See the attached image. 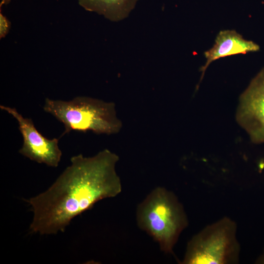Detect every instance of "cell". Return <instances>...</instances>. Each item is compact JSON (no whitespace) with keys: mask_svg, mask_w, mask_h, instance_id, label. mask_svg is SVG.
Here are the masks:
<instances>
[{"mask_svg":"<svg viewBox=\"0 0 264 264\" xmlns=\"http://www.w3.org/2000/svg\"><path fill=\"white\" fill-rule=\"evenodd\" d=\"M118 160L108 149L92 156H72L70 165L46 191L26 200L33 213L30 231L41 235L64 232L72 219L97 202L119 194Z\"/></svg>","mask_w":264,"mask_h":264,"instance_id":"cell-1","label":"cell"},{"mask_svg":"<svg viewBox=\"0 0 264 264\" xmlns=\"http://www.w3.org/2000/svg\"><path fill=\"white\" fill-rule=\"evenodd\" d=\"M18 122L19 130L23 138V144L19 153L29 159L51 167H57L61 161L62 153L58 138L48 139L35 127L31 118L24 117L14 108L0 105Z\"/></svg>","mask_w":264,"mask_h":264,"instance_id":"cell-5","label":"cell"},{"mask_svg":"<svg viewBox=\"0 0 264 264\" xmlns=\"http://www.w3.org/2000/svg\"><path fill=\"white\" fill-rule=\"evenodd\" d=\"M259 45L251 41L244 39L234 30H222L219 32L214 45L204 53L206 62L201 67V79L205 71L213 61L220 58L233 55L256 51Z\"/></svg>","mask_w":264,"mask_h":264,"instance_id":"cell-7","label":"cell"},{"mask_svg":"<svg viewBox=\"0 0 264 264\" xmlns=\"http://www.w3.org/2000/svg\"><path fill=\"white\" fill-rule=\"evenodd\" d=\"M136 220L139 227L158 243L162 251L171 254L188 224L186 213L177 197L161 187L154 188L139 204Z\"/></svg>","mask_w":264,"mask_h":264,"instance_id":"cell-2","label":"cell"},{"mask_svg":"<svg viewBox=\"0 0 264 264\" xmlns=\"http://www.w3.org/2000/svg\"><path fill=\"white\" fill-rule=\"evenodd\" d=\"M10 28V22L7 18L0 13V38H4L8 33Z\"/></svg>","mask_w":264,"mask_h":264,"instance_id":"cell-9","label":"cell"},{"mask_svg":"<svg viewBox=\"0 0 264 264\" xmlns=\"http://www.w3.org/2000/svg\"><path fill=\"white\" fill-rule=\"evenodd\" d=\"M237 118L253 142H264V69L241 95Z\"/></svg>","mask_w":264,"mask_h":264,"instance_id":"cell-6","label":"cell"},{"mask_svg":"<svg viewBox=\"0 0 264 264\" xmlns=\"http://www.w3.org/2000/svg\"><path fill=\"white\" fill-rule=\"evenodd\" d=\"M10 2V0H1L0 7H1L3 4H7Z\"/></svg>","mask_w":264,"mask_h":264,"instance_id":"cell-11","label":"cell"},{"mask_svg":"<svg viewBox=\"0 0 264 264\" xmlns=\"http://www.w3.org/2000/svg\"><path fill=\"white\" fill-rule=\"evenodd\" d=\"M258 264H264V252L257 261Z\"/></svg>","mask_w":264,"mask_h":264,"instance_id":"cell-10","label":"cell"},{"mask_svg":"<svg viewBox=\"0 0 264 264\" xmlns=\"http://www.w3.org/2000/svg\"><path fill=\"white\" fill-rule=\"evenodd\" d=\"M43 110L63 124L61 136L71 131L110 135L118 132L122 128L114 104L97 98L77 96L64 101L46 98Z\"/></svg>","mask_w":264,"mask_h":264,"instance_id":"cell-3","label":"cell"},{"mask_svg":"<svg viewBox=\"0 0 264 264\" xmlns=\"http://www.w3.org/2000/svg\"><path fill=\"white\" fill-rule=\"evenodd\" d=\"M237 223L224 217L208 225L188 242L182 264L239 263L240 245Z\"/></svg>","mask_w":264,"mask_h":264,"instance_id":"cell-4","label":"cell"},{"mask_svg":"<svg viewBox=\"0 0 264 264\" xmlns=\"http://www.w3.org/2000/svg\"><path fill=\"white\" fill-rule=\"evenodd\" d=\"M139 0H78L85 10L96 13L110 21L117 22L128 18Z\"/></svg>","mask_w":264,"mask_h":264,"instance_id":"cell-8","label":"cell"}]
</instances>
